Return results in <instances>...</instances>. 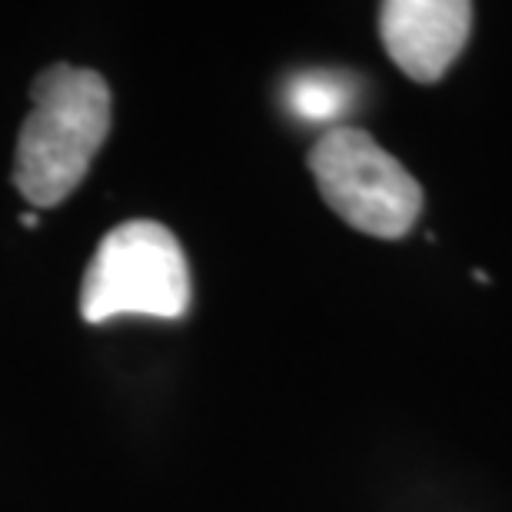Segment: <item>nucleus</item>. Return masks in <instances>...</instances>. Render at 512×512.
I'll return each mask as SVG.
<instances>
[{"mask_svg": "<svg viewBox=\"0 0 512 512\" xmlns=\"http://www.w3.org/2000/svg\"><path fill=\"white\" fill-rule=\"evenodd\" d=\"M310 173L330 210L353 230L399 240L423 213V187L360 127H330L310 150Z\"/></svg>", "mask_w": 512, "mask_h": 512, "instance_id": "3", "label": "nucleus"}, {"mask_svg": "<svg viewBox=\"0 0 512 512\" xmlns=\"http://www.w3.org/2000/svg\"><path fill=\"white\" fill-rule=\"evenodd\" d=\"M30 114L17 133L14 187L30 207H60L110 133V87L97 70L54 64L30 84Z\"/></svg>", "mask_w": 512, "mask_h": 512, "instance_id": "1", "label": "nucleus"}, {"mask_svg": "<svg viewBox=\"0 0 512 512\" xmlns=\"http://www.w3.org/2000/svg\"><path fill=\"white\" fill-rule=\"evenodd\" d=\"M473 30L466 0H386L380 37L389 60L416 84H436L463 54Z\"/></svg>", "mask_w": 512, "mask_h": 512, "instance_id": "4", "label": "nucleus"}, {"mask_svg": "<svg viewBox=\"0 0 512 512\" xmlns=\"http://www.w3.org/2000/svg\"><path fill=\"white\" fill-rule=\"evenodd\" d=\"M20 223H24V227H37V213H27V217H20Z\"/></svg>", "mask_w": 512, "mask_h": 512, "instance_id": "6", "label": "nucleus"}, {"mask_svg": "<svg viewBox=\"0 0 512 512\" xmlns=\"http://www.w3.org/2000/svg\"><path fill=\"white\" fill-rule=\"evenodd\" d=\"M84 323L114 316L180 320L190 310V263L180 240L157 220H127L97 243L80 283Z\"/></svg>", "mask_w": 512, "mask_h": 512, "instance_id": "2", "label": "nucleus"}, {"mask_svg": "<svg viewBox=\"0 0 512 512\" xmlns=\"http://www.w3.org/2000/svg\"><path fill=\"white\" fill-rule=\"evenodd\" d=\"M353 80L336 70H303L286 84V104L303 124H333L353 107Z\"/></svg>", "mask_w": 512, "mask_h": 512, "instance_id": "5", "label": "nucleus"}]
</instances>
